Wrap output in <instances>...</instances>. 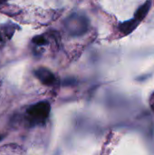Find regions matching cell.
I'll list each match as a JSON object with an SVG mask.
<instances>
[{
    "instance_id": "cell-1",
    "label": "cell",
    "mask_w": 154,
    "mask_h": 155,
    "mask_svg": "<svg viewBox=\"0 0 154 155\" xmlns=\"http://www.w3.org/2000/svg\"><path fill=\"white\" fill-rule=\"evenodd\" d=\"M51 112V104L47 101H41L29 106L25 112V121L30 126L44 125Z\"/></svg>"
},
{
    "instance_id": "cell-2",
    "label": "cell",
    "mask_w": 154,
    "mask_h": 155,
    "mask_svg": "<svg viewBox=\"0 0 154 155\" xmlns=\"http://www.w3.org/2000/svg\"><path fill=\"white\" fill-rule=\"evenodd\" d=\"M89 19L81 13L71 14L64 20V28L67 34L74 37L82 36L89 29Z\"/></svg>"
},
{
    "instance_id": "cell-3",
    "label": "cell",
    "mask_w": 154,
    "mask_h": 155,
    "mask_svg": "<svg viewBox=\"0 0 154 155\" xmlns=\"http://www.w3.org/2000/svg\"><path fill=\"white\" fill-rule=\"evenodd\" d=\"M34 76L44 85L52 86L56 83L55 75L46 67H39L34 71Z\"/></svg>"
},
{
    "instance_id": "cell-4",
    "label": "cell",
    "mask_w": 154,
    "mask_h": 155,
    "mask_svg": "<svg viewBox=\"0 0 154 155\" xmlns=\"http://www.w3.org/2000/svg\"><path fill=\"white\" fill-rule=\"evenodd\" d=\"M139 23L140 22H138L135 18H133V19H130L129 21L121 23L118 27H119V30L123 35H129L138 26Z\"/></svg>"
},
{
    "instance_id": "cell-5",
    "label": "cell",
    "mask_w": 154,
    "mask_h": 155,
    "mask_svg": "<svg viewBox=\"0 0 154 155\" xmlns=\"http://www.w3.org/2000/svg\"><path fill=\"white\" fill-rule=\"evenodd\" d=\"M151 5H152V1L151 0H147L144 4H143L135 12L134 15V18L138 21L141 22L143 19H144L146 17V15H148L150 8H151Z\"/></svg>"
},
{
    "instance_id": "cell-6",
    "label": "cell",
    "mask_w": 154,
    "mask_h": 155,
    "mask_svg": "<svg viewBox=\"0 0 154 155\" xmlns=\"http://www.w3.org/2000/svg\"><path fill=\"white\" fill-rule=\"evenodd\" d=\"M6 26L4 27V25L0 26V45L4 43L5 38H11L13 35V33H9V31H14V27H10V25L7 24L5 25Z\"/></svg>"
},
{
    "instance_id": "cell-7",
    "label": "cell",
    "mask_w": 154,
    "mask_h": 155,
    "mask_svg": "<svg viewBox=\"0 0 154 155\" xmlns=\"http://www.w3.org/2000/svg\"><path fill=\"white\" fill-rule=\"evenodd\" d=\"M32 43L34 44V45H38V46H40V45H46L47 43H48V40H47V38H46V36L45 35H36V36H34L33 39H32Z\"/></svg>"
},
{
    "instance_id": "cell-8",
    "label": "cell",
    "mask_w": 154,
    "mask_h": 155,
    "mask_svg": "<svg viewBox=\"0 0 154 155\" xmlns=\"http://www.w3.org/2000/svg\"><path fill=\"white\" fill-rule=\"evenodd\" d=\"M7 1H8V0H0V6H1L2 5H4V4H5Z\"/></svg>"
},
{
    "instance_id": "cell-9",
    "label": "cell",
    "mask_w": 154,
    "mask_h": 155,
    "mask_svg": "<svg viewBox=\"0 0 154 155\" xmlns=\"http://www.w3.org/2000/svg\"><path fill=\"white\" fill-rule=\"evenodd\" d=\"M2 139H3V136H2V135H0V141H1Z\"/></svg>"
}]
</instances>
